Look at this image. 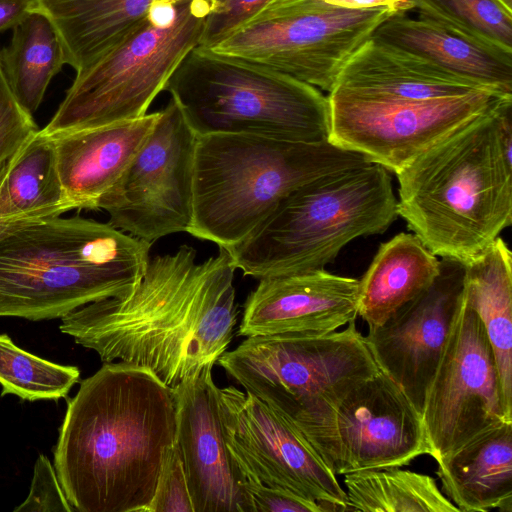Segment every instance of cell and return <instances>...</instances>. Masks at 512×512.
<instances>
[{
    "instance_id": "cell-28",
    "label": "cell",
    "mask_w": 512,
    "mask_h": 512,
    "mask_svg": "<svg viewBox=\"0 0 512 512\" xmlns=\"http://www.w3.org/2000/svg\"><path fill=\"white\" fill-rule=\"evenodd\" d=\"M350 511L460 512L434 478L399 466L344 475Z\"/></svg>"
},
{
    "instance_id": "cell-34",
    "label": "cell",
    "mask_w": 512,
    "mask_h": 512,
    "mask_svg": "<svg viewBox=\"0 0 512 512\" xmlns=\"http://www.w3.org/2000/svg\"><path fill=\"white\" fill-rule=\"evenodd\" d=\"M14 511L75 512L65 496L54 465L45 455L38 456L27 498Z\"/></svg>"
},
{
    "instance_id": "cell-8",
    "label": "cell",
    "mask_w": 512,
    "mask_h": 512,
    "mask_svg": "<svg viewBox=\"0 0 512 512\" xmlns=\"http://www.w3.org/2000/svg\"><path fill=\"white\" fill-rule=\"evenodd\" d=\"M214 4L180 0L156 6L139 27L77 72L41 130L52 136L146 115L180 63L199 45Z\"/></svg>"
},
{
    "instance_id": "cell-32",
    "label": "cell",
    "mask_w": 512,
    "mask_h": 512,
    "mask_svg": "<svg viewBox=\"0 0 512 512\" xmlns=\"http://www.w3.org/2000/svg\"><path fill=\"white\" fill-rule=\"evenodd\" d=\"M145 512H194L176 441L163 463L155 494Z\"/></svg>"
},
{
    "instance_id": "cell-35",
    "label": "cell",
    "mask_w": 512,
    "mask_h": 512,
    "mask_svg": "<svg viewBox=\"0 0 512 512\" xmlns=\"http://www.w3.org/2000/svg\"><path fill=\"white\" fill-rule=\"evenodd\" d=\"M252 512H326L317 502L280 487L252 480L244 483Z\"/></svg>"
},
{
    "instance_id": "cell-26",
    "label": "cell",
    "mask_w": 512,
    "mask_h": 512,
    "mask_svg": "<svg viewBox=\"0 0 512 512\" xmlns=\"http://www.w3.org/2000/svg\"><path fill=\"white\" fill-rule=\"evenodd\" d=\"M74 210L63 189L53 141L38 130L17 153L0 187V222H39Z\"/></svg>"
},
{
    "instance_id": "cell-13",
    "label": "cell",
    "mask_w": 512,
    "mask_h": 512,
    "mask_svg": "<svg viewBox=\"0 0 512 512\" xmlns=\"http://www.w3.org/2000/svg\"><path fill=\"white\" fill-rule=\"evenodd\" d=\"M302 434L336 476L402 467L429 454L421 414L380 370L351 389Z\"/></svg>"
},
{
    "instance_id": "cell-27",
    "label": "cell",
    "mask_w": 512,
    "mask_h": 512,
    "mask_svg": "<svg viewBox=\"0 0 512 512\" xmlns=\"http://www.w3.org/2000/svg\"><path fill=\"white\" fill-rule=\"evenodd\" d=\"M0 61L17 101L33 115L51 79L67 64V56L51 19L35 9L13 28L10 45L0 51Z\"/></svg>"
},
{
    "instance_id": "cell-25",
    "label": "cell",
    "mask_w": 512,
    "mask_h": 512,
    "mask_svg": "<svg viewBox=\"0 0 512 512\" xmlns=\"http://www.w3.org/2000/svg\"><path fill=\"white\" fill-rule=\"evenodd\" d=\"M440 260L413 233L401 232L380 245L358 280V315L375 327L428 288Z\"/></svg>"
},
{
    "instance_id": "cell-5",
    "label": "cell",
    "mask_w": 512,
    "mask_h": 512,
    "mask_svg": "<svg viewBox=\"0 0 512 512\" xmlns=\"http://www.w3.org/2000/svg\"><path fill=\"white\" fill-rule=\"evenodd\" d=\"M369 162L328 140L300 142L249 134L200 136L187 233L228 251L255 232L298 187Z\"/></svg>"
},
{
    "instance_id": "cell-21",
    "label": "cell",
    "mask_w": 512,
    "mask_h": 512,
    "mask_svg": "<svg viewBox=\"0 0 512 512\" xmlns=\"http://www.w3.org/2000/svg\"><path fill=\"white\" fill-rule=\"evenodd\" d=\"M436 463L441 491L460 512H512V422L485 431Z\"/></svg>"
},
{
    "instance_id": "cell-4",
    "label": "cell",
    "mask_w": 512,
    "mask_h": 512,
    "mask_svg": "<svg viewBox=\"0 0 512 512\" xmlns=\"http://www.w3.org/2000/svg\"><path fill=\"white\" fill-rule=\"evenodd\" d=\"M500 107L396 173L397 213L436 256L466 262L512 223V165L502 153L495 117Z\"/></svg>"
},
{
    "instance_id": "cell-14",
    "label": "cell",
    "mask_w": 512,
    "mask_h": 512,
    "mask_svg": "<svg viewBox=\"0 0 512 512\" xmlns=\"http://www.w3.org/2000/svg\"><path fill=\"white\" fill-rule=\"evenodd\" d=\"M436 462L504 422L497 366L477 314L463 297L421 413Z\"/></svg>"
},
{
    "instance_id": "cell-36",
    "label": "cell",
    "mask_w": 512,
    "mask_h": 512,
    "mask_svg": "<svg viewBox=\"0 0 512 512\" xmlns=\"http://www.w3.org/2000/svg\"><path fill=\"white\" fill-rule=\"evenodd\" d=\"M37 8V0H0V33L14 28Z\"/></svg>"
},
{
    "instance_id": "cell-2",
    "label": "cell",
    "mask_w": 512,
    "mask_h": 512,
    "mask_svg": "<svg viewBox=\"0 0 512 512\" xmlns=\"http://www.w3.org/2000/svg\"><path fill=\"white\" fill-rule=\"evenodd\" d=\"M175 441L172 388L107 362L68 401L53 465L75 512H145Z\"/></svg>"
},
{
    "instance_id": "cell-29",
    "label": "cell",
    "mask_w": 512,
    "mask_h": 512,
    "mask_svg": "<svg viewBox=\"0 0 512 512\" xmlns=\"http://www.w3.org/2000/svg\"><path fill=\"white\" fill-rule=\"evenodd\" d=\"M76 366L60 365L18 347L6 334H0V384L2 396L17 395L23 400L65 398L79 381Z\"/></svg>"
},
{
    "instance_id": "cell-3",
    "label": "cell",
    "mask_w": 512,
    "mask_h": 512,
    "mask_svg": "<svg viewBox=\"0 0 512 512\" xmlns=\"http://www.w3.org/2000/svg\"><path fill=\"white\" fill-rule=\"evenodd\" d=\"M152 243L78 215L18 225L0 235V316L62 318L129 293Z\"/></svg>"
},
{
    "instance_id": "cell-24",
    "label": "cell",
    "mask_w": 512,
    "mask_h": 512,
    "mask_svg": "<svg viewBox=\"0 0 512 512\" xmlns=\"http://www.w3.org/2000/svg\"><path fill=\"white\" fill-rule=\"evenodd\" d=\"M463 263V297L479 317L489 340L504 410L512 420V253L497 237Z\"/></svg>"
},
{
    "instance_id": "cell-6",
    "label": "cell",
    "mask_w": 512,
    "mask_h": 512,
    "mask_svg": "<svg viewBox=\"0 0 512 512\" xmlns=\"http://www.w3.org/2000/svg\"><path fill=\"white\" fill-rule=\"evenodd\" d=\"M397 216L388 170L369 162L298 187L228 252L236 269L259 280L321 270L350 241L383 233Z\"/></svg>"
},
{
    "instance_id": "cell-31",
    "label": "cell",
    "mask_w": 512,
    "mask_h": 512,
    "mask_svg": "<svg viewBox=\"0 0 512 512\" xmlns=\"http://www.w3.org/2000/svg\"><path fill=\"white\" fill-rule=\"evenodd\" d=\"M33 115L14 96L0 61V167L38 131Z\"/></svg>"
},
{
    "instance_id": "cell-33",
    "label": "cell",
    "mask_w": 512,
    "mask_h": 512,
    "mask_svg": "<svg viewBox=\"0 0 512 512\" xmlns=\"http://www.w3.org/2000/svg\"><path fill=\"white\" fill-rule=\"evenodd\" d=\"M273 0H215L207 15L198 46L211 48Z\"/></svg>"
},
{
    "instance_id": "cell-10",
    "label": "cell",
    "mask_w": 512,
    "mask_h": 512,
    "mask_svg": "<svg viewBox=\"0 0 512 512\" xmlns=\"http://www.w3.org/2000/svg\"><path fill=\"white\" fill-rule=\"evenodd\" d=\"M395 12L324 0H273L211 48L330 92L350 57Z\"/></svg>"
},
{
    "instance_id": "cell-37",
    "label": "cell",
    "mask_w": 512,
    "mask_h": 512,
    "mask_svg": "<svg viewBox=\"0 0 512 512\" xmlns=\"http://www.w3.org/2000/svg\"><path fill=\"white\" fill-rule=\"evenodd\" d=\"M325 2L338 7L367 10L384 8L395 13H405L414 8L411 0H324Z\"/></svg>"
},
{
    "instance_id": "cell-1",
    "label": "cell",
    "mask_w": 512,
    "mask_h": 512,
    "mask_svg": "<svg viewBox=\"0 0 512 512\" xmlns=\"http://www.w3.org/2000/svg\"><path fill=\"white\" fill-rule=\"evenodd\" d=\"M195 249L150 257L126 295L86 304L61 318L59 329L97 353L151 371L173 388L216 364L238 320L229 252L196 262Z\"/></svg>"
},
{
    "instance_id": "cell-11",
    "label": "cell",
    "mask_w": 512,
    "mask_h": 512,
    "mask_svg": "<svg viewBox=\"0 0 512 512\" xmlns=\"http://www.w3.org/2000/svg\"><path fill=\"white\" fill-rule=\"evenodd\" d=\"M511 100L512 95L491 90L418 99L333 88L328 141L396 174L459 128Z\"/></svg>"
},
{
    "instance_id": "cell-39",
    "label": "cell",
    "mask_w": 512,
    "mask_h": 512,
    "mask_svg": "<svg viewBox=\"0 0 512 512\" xmlns=\"http://www.w3.org/2000/svg\"><path fill=\"white\" fill-rule=\"evenodd\" d=\"M500 6H502L506 11L512 13V0H494Z\"/></svg>"
},
{
    "instance_id": "cell-15",
    "label": "cell",
    "mask_w": 512,
    "mask_h": 512,
    "mask_svg": "<svg viewBox=\"0 0 512 512\" xmlns=\"http://www.w3.org/2000/svg\"><path fill=\"white\" fill-rule=\"evenodd\" d=\"M223 436L247 480L292 491L326 511H350L345 490L282 414L234 386L216 388Z\"/></svg>"
},
{
    "instance_id": "cell-20",
    "label": "cell",
    "mask_w": 512,
    "mask_h": 512,
    "mask_svg": "<svg viewBox=\"0 0 512 512\" xmlns=\"http://www.w3.org/2000/svg\"><path fill=\"white\" fill-rule=\"evenodd\" d=\"M371 38L426 59L483 88L512 95V52L431 19H412L396 13L382 22Z\"/></svg>"
},
{
    "instance_id": "cell-18",
    "label": "cell",
    "mask_w": 512,
    "mask_h": 512,
    "mask_svg": "<svg viewBox=\"0 0 512 512\" xmlns=\"http://www.w3.org/2000/svg\"><path fill=\"white\" fill-rule=\"evenodd\" d=\"M358 280L324 269L260 279L248 295L238 334H326L358 316Z\"/></svg>"
},
{
    "instance_id": "cell-7",
    "label": "cell",
    "mask_w": 512,
    "mask_h": 512,
    "mask_svg": "<svg viewBox=\"0 0 512 512\" xmlns=\"http://www.w3.org/2000/svg\"><path fill=\"white\" fill-rule=\"evenodd\" d=\"M165 91L198 137L249 134L280 140H328L329 101L318 88L268 67L197 46Z\"/></svg>"
},
{
    "instance_id": "cell-19",
    "label": "cell",
    "mask_w": 512,
    "mask_h": 512,
    "mask_svg": "<svg viewBox=\"0 0 512 512\" xmlns=\"http://www.w3.org/2000/svg\"><path fill=\"white\" fill-rule=\"evenodd\" d=\"M158 117L159 111L50 136L60 180L74 210H99L101 201L116 185Z\"/></svg>"
},
{
    "instance_id": "cell-30",
    "label": "cell",
    "mask_w": 512,
    "mask_h": 512,
    "mask_svg": "<svg viewBox=\"0 0 512 512\" xmlns=\"http://www.w3.org/2000/svg\"><path fill=\"white\" fill-rule=\"evenodd\" d=\"M419 16L512 52V13L494 0H411Z\"/></svg>"
},
{
    "instance_id": "cell-38",
    "label": "cell",
    "mask_w": 512,
    "mask_h": 512,
    "mask_svg": "<svg viewBox=\"0 0 512 512\" xmlns=\"http://www.w3.org/2000/svg\"><path fill=\"white\" fill-rule=\"evenodd\" d=\"M17 154H15L9 161H7L3 166L0 167V187L5 181L8 172L14 162V159ZM26 223H34V222H26V221H3L0 222V235L6 232L9 229H12L18 225L26 224Z\"/></svg>"
},
{
    "instance_id": "cell-16",
    "label": "cell",
    "mask_w": 512,
    "mask_h": 512,
    "mask_svg": "<svg viewBox=\"0 0 512 512\" xmlns=\"http://www.w3.org/2000/svg\"><path fill=\"white\" fill-rule=\"evenodd\" d=\"M464 263L440 260L432 284L369 327L366 343L380 371L390 377L422 413L425 396L460 306Z\"/></svg>"
},
{
    "instance_id": "cell-9",
    "label": "cell",
    "mask_w": 512,
    "mask_h": 512,
    "mask_svg": "<svg viewBox=\"0 0 512 512\" xmlns=\"http://www.w3.org/2000/svg\"><path fill=\"white\" fill-rule=\"evenodd\" d=\"M216 363L300 432L316 425L379 370L355 321L326 334L246 337Z\"/></svg>"
},
{
    "instance_id": "cell-12",
    "label": "cell",
    "mask_w": 512,
    "mask_h": 512,
    "mask_svg": "<svg viewBox=\"0 0 512 512\" xmlns=\"http://www.w3.org/2000/svg\"><path fill=\"white\" fill-rule=\"evenodd\" d=\"M197 139L170 97L144 143L100 203L108 223L149 243L187 232L192 221Z\"/></svg>"
},
{
    "instance_id": "cell-22",
    "label": "cell",
    "mask_w": 512,
    "mask_h": 512,
    "mask_svg": "<svg viewBox=\"0 0 512 512\" xmlns=\"http://www.w3.org/2000/svg\"><path fill=\"white\" fill-rule=\"evenodd\" d=\"M333 88L418 99L489 90L372 38L346 62Z\"/></svg>"
},
{
    "instance_id": "cell-17",
    "label": "cell",
    "mask_w": 512,
    "mask_h": 512,
    "mask_svg": "<svg viewBox=\"0 0 512 512\" xmlns=\"http://www.w3.org/2000/svg\"><path fill=\"white\" fill-rule=\"evenodd\" d=\"M172 388L176 445L194 512H252L244 483L222 432L212 369Z\"/></svg>"
},
{
    "instance_id": "cell-23",
    "label": "cell",
    "mask_w": 512,
    "mask_h": 512,
    "mask_svg": "<svg viewBox=\"0 0 512 512\" xmlns=\"http://www.w3.org/2000/svg\"><path fill=\"white\" fill-rule=\"evenodd\" d=\"M180 0H37L57 28L76 72L120 42L161 4Z\"/></svg>"
}]
</instances>
